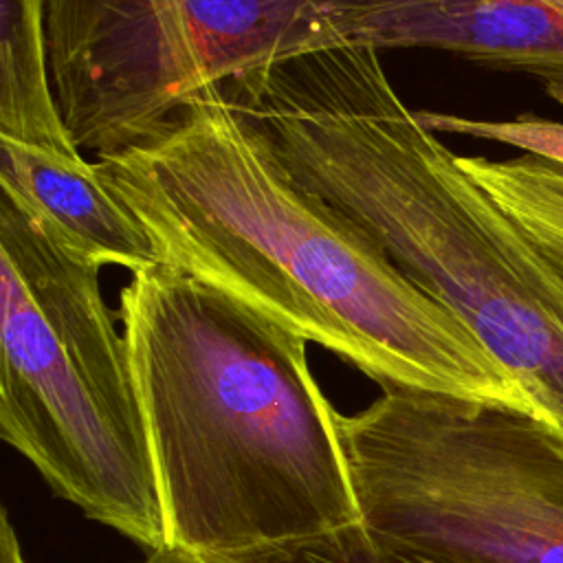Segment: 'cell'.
<instances>
[{
    "instance_id": "obj_1",
    "label": "cell",
    "mask_w": 563,
    "mask_h": 563,
    "mask_svg": "<svg viewBox=\"0 0 563 563\" xmlns=\"http://www.w3.org/2000/svg\"><path fill=\"white\" fill-rule=\"evenodd\" d=\"M95 167L158 264L334 352L380 389L541 413L457 314L286 167L222 86Z\"/></svg>"
},
{
    "instance_id": "obj_2",
    "label": "cell",
    "mask_w": 563,
    "mask_h": 563,
    "mask_svg": "<svg viewBox=\"0 0 563 563\" xmlns=\"http://www.w3.org/2000/svg\"><path fill=\"white\" fill-rule=\"evenodd\" d=\"M119 317L165 548L233 561L363 523L303 336L158 262L130 273Z\"/></svg>"
},
{
    "instance_id": "obj_3",
    "label": "cell",
    "mask_w": 563,
    "mask_h": 563,
    "mask_svg": "<svg viewBox=\"0 0 563 563\" xmlns=\"http://www.w3.org/2000/svg\"><path fill=\"white\" fill-rule=\"evenodd\" d=\"M99 271L0 198V435L57 497L156 552L165 532L145 420Z\"/></svg>"
},
{
    "instance_id": "obj_4",
    "label": "cell",
    "mask_w": 563,
    "mask_h": 563,
    "mask_svg": "<svg viewBox=\"0 0 563 563\" xmlns=\"http://www.w3.org/2000/svg\"><path fill=\"white\" fill-rule=\"evenodd\" d=\"M336 422L383 543L427 563H563V433L545 416L385 387Z\"/></svg>"
},
{
    "instance_id": "obj_5",
    "label": "cell",
    "mask_w": 563,
    "mask_h": 563,
    "mask_svg": "<svg viewBox=\"0 0 563 563\" xmlns=\"http://www.w3.org/2000/svg\"><path fill=\"white\" fill-rule=\"evenodd\" d=\"M51 77L79 150L156 136L202 90L345 46L325 0H46Z\"/></svg>"
},
{
    "instance_id": "obj_6",
    "label": "cell",
    "mask_w": 563,
    "mask_h": 563,
    "mask_svg": "<svg viewBox=\"0 0 563 563\" xmlns=\"http://www.w3.org/2000/svg\"><path fill=\"white\" fill-rule=\"evenodd\" d=\"M345 46L435 48L563 86L554 0H325Z\"/></svg>"
},
{
    "instance_id": "obj_7",
    "label": "cell",
    "mask_w": 563,
    "mask_h": 563,
    "mask_svg": "<svg viewBox=\"0 0 563 563\" xmlns=\"http://www.w3.org/2000/svg\"><path fill=\"white\" fill-rule=\"evenodd\" d=\"M0 187L88 264L130 273L156 264L143 229L81 154L0 136Z\"/></svg>"
},
{
    "instance_id": "obj_8",
    "label": "cell",
    "mask_w": 563,
    "mask_h": 563,
    "mask_svg": "<svg viewBox=\"0 0 563 563\" xmlns=\"http://www.w3.org/2000/svg\"><path fill=\"white\" fill-rule=\"evenodd\" d=\"M0 136L81 154L53 88L46 0H0Z\"/></svg>"
},
{
    "instance_id": "obj_9",
    "label": "cell",
    "mask_w": 563,
    "mask_h": 563,
    "mask_svg": "<svg viewBox=\"0 0 563 563\" xmlns=\"http://www.w3.org/2000/svg\"><path fill=\"white\" fill-rule=\"evenodd\" d=\"M457 161L563 279V167L532 154L504 161L457 154Z\"/></svg>"
},
{
    "instance_id": "obj_10",
    "label": "cell",
    "mask_w": 563,
    "mask_h": 563,
    "mask_svg": "<svg viewBox=\"0 0 563 563\" xmlns=\"http://www.w3.org/2000/svg\"><path fill=\"white\" fill-rule=\"evenodd\" d=\"M136 563H427V561L383 543L361 523L356 528H347L328 537H319L312 541H303L288 548L271 550L255 556L233 559V561H198L176 550L161 548L156 552H147V556Z\"/></svg>"
},
{
    "instance_id": "obj_11",
    "label": "cell",
    "mask_w": 563,
    "mask_h": 563,
    "mask_svg": "<svg viewBox=\"0 0 563 563\" xmlns=\"http://www.w3.org/2000/svg\"><path fill=\"white\" fill-rule=\"evenodd\" d=\"M418 119L433 132H451L512 145L543 158L556 167H563V123L539 117H517L510 121L468 119L460 114L420 110Z\"/></svg>"
},
{
    "instance_id": "obj_12",
    "label": "cell",
    "mask_w": 563,
    "mask_h": 563,
    "mask_svg": "<svg viewBox=\"0 0 563 563\" xmlns=\"http://www.w3.org/2000/svg\"><path fill=\"white\" fill-rule=\"evenodd\" d=\"M0 563H29L22 552L13 521L7 512L0 517Z\"/></svg>"
}]
</instances>
